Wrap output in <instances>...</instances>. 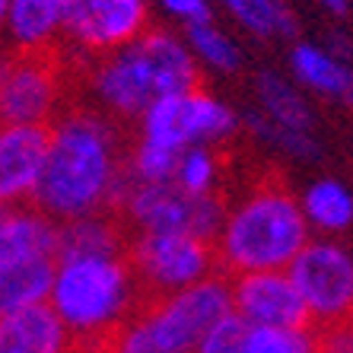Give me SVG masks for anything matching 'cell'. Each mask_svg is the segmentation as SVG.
<instances>
[{
	"instance_id": "1",
	"label": "cell",
	"mask_w": 353,
	"mask_h": 353,
	"mask_svg": "<svg viewBox=\"0 0 353 353\" xmlns=\"http://www.w3.org/2000/svg\"><path fill=\"white\" fill-rule=\"evenodd\" d=\"M121 172L124 159L118 153L115 124L92 108H64L48 124L45 165L32 207L54 223L112 210Z\"/></svg>"
},
{
	"instance_id": "2",
	"label": "cell",
	"mask_w": 353,
	"mask_h": 353,
	"mask_svg": "<svg viewBox=\"0 0 353 353\" xmlns=\"http://www.w3.org/2000/svg\"><path fill=\"white\" fill-rule=\"evenodd\" d=\"M86 83L105 115L131 121L153 99L194 90L201 83V67L181 35L150 26L131 45L92 58Z\"/></svg>"
},
{
	"instance_id": "3",
	"label": "cell",
	"mask_w": 353,
	"mask_h": 353,
	"mask_svg": "<svg viewBox=\"0 0 353 353\" xmlns=\"http://www.w3.org/2000/svg\"><path fill=\"white\" fill-rule=\"evenodd\" d=\"M312 239L299 201L280 181H261L226 207L214 236L216 268L226 277L252 271H287Z\"/></svg>"
},
{
	"instance_id": "4",
	"label": "cell",
	"mask_w": 353,
	"mask_h": 353,
	"mask_svg": "<svg viewBox=\"0 0 353 353\" xmlns=\"http://www.w3.org/2000/svg\"><path fill=\"white\" fill-rule=\"evenodd\" d=\"M140 290L128 255H58L51 274L48 309L61 319L80 350L105 347L137 309Z\"/></svg>"
},
{
	"instance_id": "5",
	"label": "cell",
	"mask_w": 353,
	"mask_h": 353,
	"mask_svg": "<svg viewBox=\"0 0 353 353\" xmlns=\"http://www.w3.org/2000/svg\"><path fill=\"white\" fill-rule=\"evenodd\" d=\"M232 312L230 277L214 274L179 293L140 299L105 341L108 353H194L201 337Z\"/></svg>"
},
{
	"instance_id": "6",
	"label": "cell",
	"mask_w": 353,
	"mask_h": 353,
	"mask_svg": "<svg viewBox=\"0 0 353 353\" xmlns=\"http://www.w3.org/2000/svg\"><path fill=\"white\" fill-rule=\"evenodd\" d=\"M112 214L134 232H191L214 242L226 214L220 194H185L175 181H131L121 172V185L112 201Z\"/></svg>"
},
{
	"instance_id": "7",
	"label": "cell",
	"mask_w": 353,
	"mask_h": 353,
	"mask_svg": "<svg viewBox=\"0 0 353 353\" xmlns=\"http://www.w3.org/2000/svg\"><path fill=\"white\" fill-rule=\"evenodd\" d=\"M239 134V115L214 92L194 90L153 99L140 112V140L181 153L188 147H220Z\"/></svg>"
},
{
	"instance_id": "8",
	"label": "cell",
	"mask_w": 353,
	"mask_h": 353,
	"mask_svg": "<svg viewBox=\"0 0 353 353\" xmlns=\"http://www.w3.org/2000/svg\"><path fill=\"white\" fill-rule=\"evenodd\" d=\"M124 255L137 280L140 299L179 293L220 274L214 242L191 232H134Z\"/></svg>"
},
{
	"instance_id": "9",
	"label": "cell",
	"mask_w": 353,
	"mask_h": 353,
	"mask_svg": "<svg viewBox=\"0 0 353 353\" xmlns=\"http://www.w3.org/2000/svg\"><path fill=\"white\" fill-rule=\"evenodd\" d=\"M312 328L353 321V252L331 236L309 239L287 268Z\"/></svg>"
},
{
	"instance_id": "10",
	"label": "cell",
	"mask_w": 353,
	"mask_h": 353,
	"mask_svg": "<svg viewBox=\"0 0 353 353\" xmlns=\"http://www.w3.org/2000/svg\"><path fill=\"white\" fill-rule=\"evenodd\" d=\"M67 74L54 51L17 54L0 80V124H41L48 128L64 112Z\"/></svg>"
},
{
	"instance_id": "11",
	"label": "cell",
	"mask_w": 353,
	"mask_h": 353,
	"mask_svg": "<svg viewBox=\"0 0 353 353\" xmlns=\"http://www.w3.org/2000/svg\"><path fill=\"white\" fill-rule=\"evenodd\" d=\"M255 99L261 112L248 115V124L258 137H264L271 147L283 150L296 159L319 157V137H315V112L309 99L293 80L264 70L255 80Z\"/></svg>"
},
{
	"instance_id": "12",
	"label": "cell",
	"mask_w": 353,
	"mask_h": 353,
	"mask_svg": "<svg viewBox=\"0 0 353 353\" xmlns=\"http://www.w3.org/2000/svg\"><path fill=\"white\" fill-rule=\"evenodd\" d=\"M150 29V0H67L61 41L83 58H102Z\"/></svg>"
},
{
	"instance_id": "13",
	"label": "cell",
	"mask_w": 353,
	"mask_h": 353,
	"mask_svg": "<svg viewBox=\"0 0 353 353\" xmlns=\"http://www.w3.org/2000/svg\"><path fill=\"white\" fill-rule=\"evenodd\" d=\"M232 312L264 328H312L287 271H252L230 277Z\"/></svg>"
},
{
	"instance_id": "14",
	"label": "cell",
	"mask_w": 353,
	"mask_h": 353,
	"mask_svg": "<svg viewBox=\"0 0 353 353\" xmlns=\"http://www.w3.org/2000/svg\"><path fill=\"white\" fill-rule=\"evenodd\" d=\"M48 147L41 124H0V210L32 204Z\"/></svg>"
},
{
	"instance_id": "15",
	"label": "cell",
	"mask_w": 353,
	"mask_h": 353,
	"mask_svg": "<svg viewBox=\"0 0 353 353\" xmlns=\"http://www.w3.org/2000/svg\"><path fill=\"white\" fill-rule=\"evenodd\" d=\"M194 353H315V328H264L223 315Z\"/></svg>"
},
{
	"instance_id": "16",
	"label": "cell",
	"mask_w": 353,
	"mask_h": 353,
	"mask_svg": "<svg viewBox=\"0 0 353 353\" xmlns=\"http://www.w3.org/2000/svg\"><path fill=\"white\" fill-rule=\"evenodd\" d=\"M58 223L39 207H3L0 210V268L58 258Z\"/></svg>"
},
{
	"instance_id": "17",
	"label": "cell",
	"mask_w": 353,
	"mask_h": 353,
	"mask_svg": "<svg viewBox=\"0 0 353 353\" xmlns=\"http://www.w3.org/2000/svg\"><path fill=\"white\" fill-rule=\"evenodd\" d=\"M67 0H10L3 39L17 54H48L61 45Z\"/></svg>"
},
{
	"instance_id": "18",
	"label": "cell",
	"mask_w": 353,
	"mask_h": 353,
	"mask_svg": "<svg viewBox=\"0 0 353 353\" xmlns=\"http://www.w3.org/2000/svg\"><path fill=\"white\" fill-rule=\"evenodd\" d=\"M0 353H80L48 303L0 315Z\"/></svg>"
},
{
	"instance_id": "19",
	"label": "cell",
	"mask_w": 353,
	"mask_h": 353,
	"mask_svg": "<svg viewBox=\"0 0 353 353\" xmlns=\"http://www.w3.org/2000/svg\"><path fill=\"white\" fill-rule=\"evenodd\" d=\"M290 74L299 90H312L325 99L353 105V64L331 54L325 45L296 41L290 51Z\"/></svg>"
},
{
	"instance_id": "20",
	"label": "cell",
	"mask_w": 353,
	"mask_h": 353,
	"mask_svg": "<svg viewBox=\"0 0 353 353\" xmlns=\"http://www.w3.org/2000/svg\"><path fill=\"white\" fill-rule=\"evenodd\" d=\"M296 201H299V210H303L309 230L321 232V236L337 239L353 226V191L347 181L334 179V175H321L312 185H305Z\"/></svg>"
},
{
	"instance_id": "21",
	"label": "cell",
	"mask_w": 353,
	"mask_h": 353,
	"mask_svg": "<svg viewBox=\"0 0 353 353\" xmlns=\"http://www.w3.org/2000/svg\"><path fill=\"white\" fill-rule=\"evenodd\" d=\"M58 255H118L128 248L124 223L112 210L58 223Z\"/></svg>"
},
{
	"instance_id": "22",
	"label": "cell",
	"mask_w": 353,
	"mask_h": 353,
	"mask_svg": "<svg viewBox=\"0 0 353 353\" xmlns=\"http://www.w3.org/2000/svg\"><path fill=\"white\" fill-rule=\"evenodd\" d=\"M51 274H54V258L0 268V315L48 303Z\"/></svg>"
},
{
	"instance_id": "23",
	"label": "cell",
	"mask_w": 353,
	"mask_h": 353,
	"mask_svg": "<svg viewBox=\"0 0 353 353\" xmlns=\"http://www.w3.org/2000/svg\"><path fill=\"white\" fill-rule=\"evenodd\" d=\"M220 3L245 32L258 39H283L296 32V17L283 0H210Z\"/></svg>"
},
{
	"instance_id": "24",
	"label": "cell",
	"mask_w": 353,
	"mask_h": 353,
	"mask_svg": "<svg viewBox=\"0 0 353 353\" xmlns=\"http://www.w3.org/2000/svg\"><path fill=\"white\" fill-rule=\"evenodd\" d=\"M181 39H185L197 67H207L214 74H236L242 67V48L236 45L232 35L223 32L214 19L188 26Z\"/></svg>"
},
{
	"instance_id": "25",
	"label": "cell",
	"mask_w": 353,
	"mask_h": 353,
	"mask_svg": "<svg viewBox=\"0 0 353 353\" xmlns=\"http://www.w3.org/2000/svg\"><path fill=\"white\" fill-rule=\"evenodd\" d=\"M172 181L185 194H194V197L216 194V185H220V157H216V150L214 147L181 150Z\"/></svg>"
},
{
	"instance_id": "26",
	"label": "cell",
	"mask_w": 353,
	"mask_h": 353,
	"mask_svg": "<svg viewBox=\"0 0 353 353\" xmlns=\"http://www.w3.org/2000/svg\"><path fill=\"white\" fill-rule=\"evenodd\" d=\"M179 157L181 153H172V150H163V147H153V143L137 140L134 153L124 159V175L131 181H172Z\"/></svg>"
},
{
	"instance_id": "27",
	"label": "cell",
	"mask_w": 353,
	"mask_h": 353,
	"mask_svg": "<svg viewBox=\"0 0 353 353\" xmlns=\"http://www.w3.org/2000/svg\"><path fill=\"white\" fill-rule=\"evenodd\" d=\"M157 3L175 19V23L185 26V29L194 23L214 19V3H210V0H157Z\"/></svg>"
},
{
	"instance_id": "28",
	"label": "cell",
	"mask_w": 353,
	"mask_h": 353,
	"mask_svg": "<svg viewBox=\"0 0 353 353\" xmlns=\"http://www.w3.org/2000/svg\"><path fill=\"white\" fill-rule=\"evenodd\" d=\"M315 353H353V321L315 328Z\"/></svg>"
},
{
	"instance_id": "29",
	"label": "cell",
	"mask_w": 353,
	"mask_h": 353,
	"mask_svg": "<svg viewBox=\"0 0 353 353\" xmlns=\"http://www.w3.org/2000/svg\"><path fill=\"white\" fill-rule=\"evenodd\" d=\"M328 51H331V54H337V58L350 61V58H353V41L347 39L344 32H334V35L328 39Z\"/></svg>"
},
{
	"instance_id": "30",
	"label": "cell",
	"mask_w": 353,
	"mask_h": 353,
	"mask_svg": "<svg viewBox=\"0 0 353 353\" xmlns=\"http://www.w3.org/2000/svg\"><path fill=\"white\" fill-rule=\"evenodd\" d=\"M319 3L328 10V13H334V17H344L347 10H350V0H319Z\"/></svg>"
},
{
	"instance_id": "31",
	"label": "cell",
	"mask_w": 353,
	"mask_h": 353,
	"mask_svg": "<svg viewBox=\"0 0 353 353\" xmlns=\"http://www.w3.org/2000/svg\"><path fill=\"white\" fill-rule=\"evenodd\" d=\"M13 58H17V51H13V48H0V80L7 77V70H10V64H13Z\"/></svg>"
},
{
	"instance_id": "32",
	"label": "cell",
	"mask_w": 353,
	"mask_h": 353,
	"mask_svg": "<svg viewBox=\"0 0 353 353\" xmlns=\"http://www.w3.org/2000/svg\"><path fill=\"white\" fill-rule=\"evenodd\" d=\"M7 3L10 0H0V39H3V23H7Z\"/></svg>"
},
{
	"instance_id": "33",
	"label": "cell",
	"mask_w": 353,
	"mask_h": 353,
	"mask_svg": "<svg viewBox=\"0 0 353 353\" xmlns=\"http://www.w3.org/2000/svg\"><path fill=\"white\" fill-rule=\"evenodd\" d=\"M80 353H108L105 347H96V350H80Z\"/></svg>"
}]
</instances>
